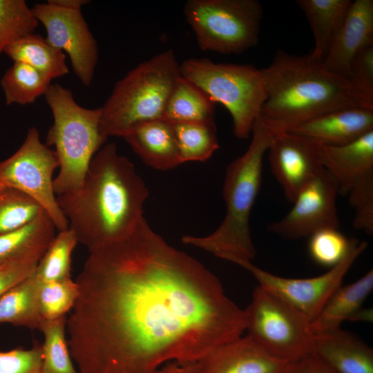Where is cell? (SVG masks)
Segmentation results:
<instances>
[{"label":"cell","instance_id":"6da1fadb","mask_svg":"<svg viewBox=\"0 0 373 373\" xmlns=\"http://www.w3.org/2000/svg\"><path fill=\"white\" fill-rule=\"evenodd\" d=\"M67 318L80 373H155L189 365L246 331L245 310L195 258L144 217L126 236L89 251Z\"/></svg>","mask_w":373,"mask_h":373},{"label":"cell","instance_id":"7a4b0ae2","mask_svg":"<svg viewBox=\"0 0 373 373\" xmlns=\"http://www.w3.org/2000/svg\"><path fill=\"white\" fill-rule=\"evenodd\" d=\"M149 194L132 162L111 142L94 155L81 187L57 200L78 243L90 251L131 233Z\"/></svg>","mask_w":373,"mask_h":373},{"label":"cell","instance_id":"3957f363","mask_svg":"<svg viewBox=\"0 0 373 373\" xmlns=\"http://www.w3.org/2000/svg\"><path fill=\"white\" fill-rule=\"evenodd\" d=\"M262 71L266 99L258 117L276 133L334 111L359 106L347 79L331 73L323 59L310 54L279 50Z\"/></svg>","mask_w":373,"mask_h":373},{"label":"cell","instance_id":"277c9868","mask_svg":"<svg viewBox=\"0 0 373 373\" xmlns=\"http://www.w3.org/2000/svg\"><path fill=\"white\" fill-rule=\"evenodd\" d=\"M277 133L259 117L256 119L247 149L226 169L222 189L226 206L223 220L208 236H184L182 243L236 264L255 258L250 215L261 186L263 157Z\"/></svg>","mask_w":373,"mask_h":373},{"label":"cell","instance_id":"5b68a950","mask_svg":"<svg viewBox=\"0 0 373 373\" xmlns=\"http://www.w3.org/2000/svg\"><path fill=\"white\" fill-rule=\"evenodd\" d=\"M181 77L180 64L171 49L128 71L99 107L102 137H123L142 124L163 119L170 94Z\"/></svg>","mask_w":373,"mask_h":373},{"label":"cell","instance_id":"8992f818","mask_svg":"<svg viewBox=\"0 0 373 373\" xmlns=\"http://www.w3.org/2000/svg\"><path fill=\"white\" fill-rule=\"evenodd\" d=\"M53 117L45 144L53 149L59 172L53 179L56 195L79 189L92 159L105 144L99 130L100 108L79 105L70 90L51 84L44 95Z\"/></svg>","mask_w":373,"mask_h":373},{"label":"cell","instance_id":"52a82bcc","mask_svg":"<svg viewBox=\"0 0 373 373\" xmlns=\"http://www.w3.org/2000/svg\"><path fill=\"white\" fill-rule=\"evenodd\" d=\"M182 76L202 88L229 111L235 136L248 139L266 99L262 69L249 64L216 63L190 58L180 64Z\"/></svg>","mask_w":373,"mask_h":373},{"label":"cell","instance_id":"ba28073f","mask_svg":"<svg viewBox=\"0 0 373 373\" xmlns=\"http://www.w3.org/2000/svg\"><path fill=\"white\" fill-rule=\"evenodd\" d=\"M184 14L202 50L240 54L258 43L262 8L257 0H188Z\"/></svg>","mask_w":373,"mask_h":373},{"label":"cell","instance_id":"9c48e42d","mask_svg":"<svg viewBox=\"0 0 373 373\" xmlns=\"http://www.w3.org/2000/svg\"><path fill=\"white\" fill-rule=\"evenodd\" d=\"M244 310L247 336L271 354L294 363L311 353V321L287 302L258 285Z\"/></svg>","mask_w":373,"mask_h":373},{"label":"cell","instance_id":"30bf717a","mask_svg":"<svg viewBox=\"0 0 373 373\" xmlns=\"http://www.w3.org/2000/svg\"><path fill=\"white\" fill-rule=\"evenodd\" d=\"M57 169L55 151L41 141L38 129L32 126L19 149L0 161V187L12 188L32 198L60 231L68 229V222L53 189V174Z\"/></svg>","mask_w":373,"mask_h":373},{"label":"cell","instance_id":"8fae6325","mask_svg":"<svg viewBox=\"0 0 373 373\" xmlns=\"http://www.w3.org/2000/svg\"><path fill=\"white\" fill-rule=\"evenodd\" d=\"M367 246L365 241L352 239L347 254L338 264L323 274L307 278L279 276L258 267L251 261H240L237 265L249 271L259 286L291 305L312 322L342 285L346 274Z\"/></svg>","mask_w":373,"mask_h":373},{"label":"cell","instance_id":"7c38bea8","mask_svg":"<svg viewBox=\"0 0 373 373\" xmlns=\"http://www.w3.org/2000/svg\"><path fill=\"white\" fill-rule=\"evenodd\" d=\"M34 16L44 26L46 40L69 56L73 70L85 86L93 79L98 61L97 41L81 10L59 8L48 1L35 3Z\"/></svg>","mask_w":373,"mask_h":373},{"label":"cell","instance_id":"4fadbf2b","mask_svg":"<svg viewBox=\"0 0 373 373\" xmlns=\"http://www.w3.org/2000/svg\"><path fill=\"white\" fill-rule=\"evenodd\" d=\"M338 194L337 182L325 170L298 193L291 210L270 223L267 230L281 238L297 240L309 238L323 229H339Z\"/></svg>","mask_w":373,"mask_h":373},{"label":"cell","instance_id":"5bb4252c","mask_svg":"<svg viewBox=\"0 0 373 373\" xmlns=\"http://www.w3.org/2000/svg\"><path fill=\"white\" fill-rule=\"evenodd\" d=\"M267 153L271 171L291 202L325 170L321 158L320 144L305 136L278 133Z\"/></svg>","mask_w":373,"mask_h":373},{"label":"cell","instance_id":"9a60e30c","mask_svg":"<svg viewBox=\"0 0 373 373\" xmlns=\"http://www.w3.org/2000/svg\"><path fill=\"white\" fill-rule=\"evenodd\" d=\"M292 364L271 354L247 335L218 345L184 367L191 373H288Z\"/></svg>","mask_w":373,"mask_h":373},{"label":"cell","instance_id":"2e32d148","mask_svg":"<svg viewBox=\"0 0 373 373\" xmlns=\"http://www.w3.org/2000/svg\"><path fill=\"white\" fill-rule=\"evenodd\" d=\"M373 46V1L352 2L340 29L323 59L332 73L347 79L353 58Z\"/></svg>","mask_w":373,"mask_h":373},{"label":"cell","instance_id":"e0dca14e","mask_svg":"<svg viewBox=\"0 0 373 373\" xmlns=\"http://www.w3.org/2000/svg\"><path fill=\"white\" fill-rule=\"evenodd\" d=\"M311 354L332 373H373V350L341 327L314 334Z\"/></svg>","mask_w":373,"mask_h":373},{"label":"cell","instance_id":"ac0fdd59","mask_svg":"<svg viewBox=\"0 0 373 373\" xmlns=\"http://www.w3.org/2000/svg\"><path fill=\"white\" fill-rule=\"evenodd\" d=\"M373 131V110L355 106L332 111L287 131L321 144L340 146Z\"/></svg>","mask_w":373,"mask_h":373},{"label":"cell","instance_id":"d6986e66","mask_svg":"<svg viewBox=\"0 0 373 373\" xmlns=\"http://www.w3.org/2000/svg\"><path fill=\"white\" fill-rule=\"evenodd\" d=\"M324 169L338 184L339 194L347 195L364 175L373 171V131L340 146L320 144Z\"/></svg>","mask_w":373,"mask_h":373},{"label":"cell","instance_id":"ffe728a7","mask_svg":"<svg viewBox=\"0 0 373 373\" xmlns=\"http://www.w3.org/2000/svg\"><path fill=\"white\" fill-rule=\"evenodd\" d=\"M147 166L168 171L182 164L170 122L164 119L142 124L122 137Z\"/></svg>","mask_w":373,"mask_h":373},{"label":"cell","instance_id":"44dd1931","mask_svg":"<svg viewBox=\"0 0 373 373\" xmlns=\"http://www.w3.org/2000/svg\"><path fill=\"white\" fill-rule=\"evenodd\" d=\"M56 230L44 211L29 223L0 234V265L15 259L39 262L56 236Z\"/></svg>","mask_w":373,"mask_h":373},{"label":"cell","instance_id":"7402d4cb","mask_svg":"<svg viewBox=\"0 0 373 373\" xmlns=\"http://www.w3.org/2000/svg\"><path fill=\"white\" fill-rule=\"evenodd\" d=\"M373 289V271L369 270L355 282L338 287L310 323L313 334L341 327V325L363 307Z\"/></svg>","mask_w":373,"mask_h":373},{"label":"cell","instance_id":"603a6c76","mask_svg":"<svg viewBox=\"0 0 373 373\" xmlns=\"http://www.w3.org/2000/svg\"><path fill=\"white\" fill-rule=\"evenodd\" d=\"M296 2L306 16L312 31L314 47L310 55L323 60L352 1L297 0Z\"/></svg>","mask_w":373,"mask_h":373},{"label":"cell","instance_id":"cb8c5ba5","mask_svg":"<svg viewBox=\"0 0 373 373\" xmlns=\"http://www.w3.org/2000/svg\"><path fill=\"white\" fill-rule=\"evenodd\" d=\"M41 282L33 274L0 297V324L39 329L43 321L39 301Z\"/></svg>","mask_w":373,"mask_h":373},{"label":"cell","instance_id":"d4e9b609","mask_svg":"<svg viewBox=\"0 0 373 373\" xmlns=\"http://www.w3.org/2000/svg\"><path fill=\"white\" fill-rule=\"evenodd\" d=\"M4 53L13 62L28 64L50 80L68 73L65 53L37 34L31 33L19 39Z\"/></svg>","mask_w":373,"mask_h":373},{"label":"cell","instance_id":"484cf974","mask_svg":"<svg viewBox=\"0 0 373 373\" xmlns=\"http://www.w3.org/2000/svg\"><path fill=\"white\" fill-rule=\"evenodd\" d=\"M215 105L202 88L182 76L170 94L163 119L169 122H214Z\"/></svg>","mask_w":373,"mask_h":373},{"label":"cell","instance_id":"4316f807","mask_svg":"<svg viewBox=\"0 0 373 373\" xmlns=\"http://www.w3.org/2000/svg\"><path fill=\"white\" fill-rule=\"evenodd\" d=\"M50 82L49 78L30 66L13 62L2 76L0 86L6 105H27L44 95Z\"/></svg>","mask_w":373,"mask_h":373},{"label":"cell","instance_id":"83f0119b","mask_svg":"<svg viewBox=\"0 0 373 373\" xmlns=\"http://www.w3.org/2000/svg\"><path fill=\"white\" fill-rule=\"evenodd\" d=\"M170 123L182 164L204 162L219 148L215 121Z\"/></svg>","mask_w":373,"mask_h":373},{"label":"cell","instance_id":"f1b7e54d","mask_svg":"<svg viewBox=\"0 0 373 373\" xmlns=\"http://www.w3.org/2000/svg\"><path fill=\"white\" fill-rule=\"evenodd\" d=\"M67 316L43 320L39 327L44 334L41 373H79L71 359L66 332Z\"/></svg>","mask_w":373,"mask_h":373},{"label":"cell","instance_id":"f546056e","mask_svg":"<svg viewBox=\"0 0 373 373\" xmlns=\"http://www.w3.org/2000/svg\"><path fill=\"white\" fill-rule=\"evenodd\" d=\"M78 244L69 228L58 231L37 263L34 274L42 282L71 278L72 254Z\"/></svg>","mask_w":373,"mask_h":373},{"label":"cell","instance_id":"4dcf8cb0","mask_svg":"<svg viewBox=\"0 0 373 373\" xmlns=\"http://www.w3.org/2000/svg\"><path fill=\"white\" fill-rule=\"evenodd\" d=\"M39 21L24 0H0V55L19 39L34 33Z\"/></svg>","mask_w":373,"mask_h":373},{"label":"cell","instance_id":"1f68e13d","mask_svg":"<svg viewBox=\"0 0 373 373\" xmlns=\"http://www.w3.org/2000/svg\"><path fill=\"white\" fill-rule=\"evenodd\" d=\"M44 211L26 194L12 188L0 187V234L29 223Z\"/></svg>","mask_w":373,"mask_h":373},{"label":"cell","instance_id":"d6a6232c","mask_svg":"<svg viewBox=\"0 0 373 373\" xmlns=\"http://www.w3.org/2000/svg\"><path fill=\"white\" fill-rule=\"evenodd\" d=\"M78 296V285L71 278L41 282L39 301L42 320H52L67 316Z\"/></svg>","mask_w":373,"mask_h":373},{"label":"cell","instance_id":"836d02e7","mask_svg":"<svg viewBox=\"0 0 373 373\" xmlns=\"http://www.w3.org/2000/svg\"><path fill=\"white\" fill-rule=\"evenodd\" d=\"M351 240L339 229H323L309 237V251L316 262L331 268L346 256Z\"/></svg>","mask_w":373,"mask_h":373},{"label":"cell","instance_id":"e575fe53","mask_svg":"<svg viewBox=\"0 0 373 373\" xmlns=\"http://www.w3.org/2000/svg\"><path fill=\"white\" fill-rule=\"evenodd\" d=\"M347 79L358 106L373 110V46L353 58Z\"/></svg>","mask_w":373,"mask_h":373},{"label":"cell","instance_id":"d590c367","mask_svg":"<svg viewBox=\"0 0 373 373\" xmlns=\"http://www.w3.org/2000/svg\"><path fill=\"white\" fill-rule=\"evenodd\" d=\"M349 202L354 209L353 226L368 235L373 233V171L361 178L350 190Z\"/></svg>","mask_w":373,"mask_h":373},{"label":"cell","instance_id":"8d00e7d4","mask_svg":"<svg viewBox=\"0 0 373 373\" xmlns=\"http://www.w3.org/2000/svg\"><path fill=\"white\" fill-rule=\"evenodd\" d=\"M42 358V343L37 341L30 349L0 350V373H41Z\"/></svg>","mask_w":373,"mask_h":373},{"label":"cell","instance_id":"74e56055","mask_svg":"<svg viewBox=\"0 0 373 373\" xmlns=\"http://www.w3.org/2000/svg\"><path fill=\"white\" fill-rule=\"evenodd\" d=\"M38 262L15 259L0 265V297L13 286L34 274Z\"/></svg>","mask_w":373,"mask_h":373},{"label":"cell","instance_id":"f35d334b","mask_svg":"<svg viewBox=\"0 0 373 373\" xmlns=\"http://www.w3.org/2000/svg\"><path fill=\"white\" fill-rule=\"evenodd\" d=\"M288 373H332L317 358L309 354L294 362Z\"/></svg>","mask_w":373,"mask_h":373},{"label":"cell","instance_id":"ab89813d","mask_svg":"<svg viewBox=\"0 0 373 373\" xmlns=\"http://www.w3.org/2000/svg\"><path fill=\"white\" fill-rule=\"evenodd\" d=\"M47 1L59 8L70 10H81L83 6L89 3L87 0H48Z\"/></svg>","mask_w":373,"mask_h":373},{"label":"cell","instance_id":"60d3db41","mask_svg":"<svg viewBox=\"0 0 373 373\" xmlns=\"http://www.w3.org/2000/svg\"><path fill=\"white\" fill-rule=\"evenodd\" d=\"M373 319V310L371 308H363L358 310L350 319V321L372 322Z\"/></svg>","mask_w":373,"mask_h":373},{"label":"cell","instance_id":"b9f144b4","mask_svg":"<svg viewBox=\"0 0 373 373\" xmlns=\"http://www.w3.org/2000/svg\"><path fill=\"white\" fill-rule=\"evenodd\" d=\"M155 373H191L186 367L174 362L162 366Z\"/></svg>","mask_w":373,"mask_h":373}]
</instances>
